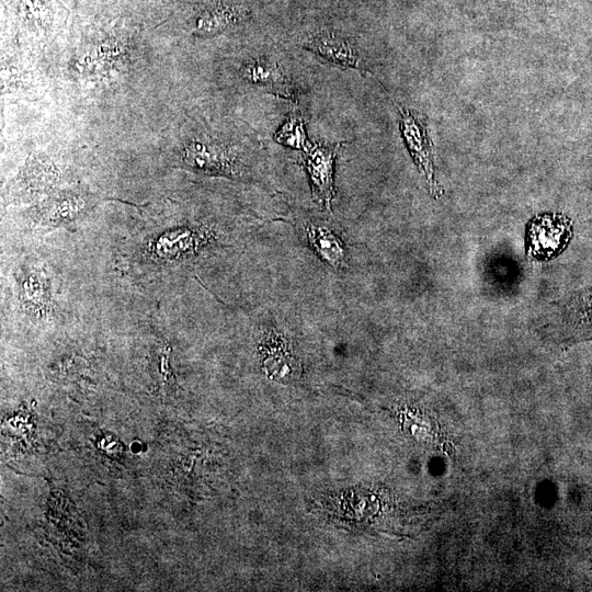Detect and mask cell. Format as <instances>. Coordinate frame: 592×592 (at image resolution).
Instances as JSON below:
<instances>
[{
	"mask_svg": "<svg viewBox=\"0 0 592 592\" xmlns=\"http://www.w3.org/2000/svg\"><path fill=\"white\" fill-rule=\"evenodd\" d=\"M139 47L123 26L104 27L71 48L62 69L65 80L83 89L111 88L127 79L138 62Z\"/></svg>",
	"mask_w": 592,
	"mask_h": 592,
	"instance_id": "cell-1",
	"label": "cell"
},
{
	"mask_svg": "<svg viewBox=\"0 0 592 592\" xmlns=\"http://www.w3.org/2000/svg\"><path fill=\"white\" fill-rule=\"evenodd\" d=\"M215 239V232L203 224L166 219L129 243L125 262L141 272H162L195 259Z\"/></svg>",
	"mask_w": 592,
	"mask_h": 592,
	"instance_id": "cell-2",
	"label": "cell"
},
{
	"mask_svg": "<svg viewBox=\"0 0 592 592\" xmlns=\"http://www.w3.org/2000/svg\"><path fill=\"white\" fill-rule=\"evenodd\" d=\"M168 158L173 167L207 175L237 178L242 173L238 149L204 133H183L169 145Z\"/></svg>",
	"mask_w": 592,
	"mask_h": 592,
	"instance_id": "cell-3",
	"label": "cell"
},
{
	"mask_svg": "<svg viewBox=\"0 0 592 592\" xmlns=\"http://www.w3.org/2000/svg\"><path fill=\"white\" fill-rule=\"evenodd\" d=\"M73 184L65 160L55 151L38 149L29 155L5 187V203L33 205Z\"/></svg>",
	"mask_w": 592,
	"mask_h": 592,
	"instance_id": "cell-4",
	"label": "cell"
},
{
	"mask_svg": "<svg viewBox=\"0 0 592 592\" xmlns=\"http://www.w3.org/2000/svg\"><path fill=\"white\" fill-rule=\"evenodd\" d=\"M100 201L99 194L73 183L30 205L24 216L31 228L52 230L81 221Z\"/></svg>",
	"mask_w": 592,
	"mask_h": 592,
	"instance_id": "cell-5",
	"label": "cell"
},
{
	"mask_svg": "<svg viewBox=\"0 0 592 592\" xmlns=\"http://www.w3.org/2000/svg\"><path fill=\"white\" fill-rule=\"evenodd\" d=\"M16 298L21 312L33 323H47L55 312L53 282L48 270L25 264L15 273Z\"/></svg>",
	"mask_w": 592,
	"mask_h": 592,
	"instance_id": "cell-6",
	"label": "cell"
},
{
	"mask_svg": "<svg viewBox=\"0 0 592 592\" xmlns=\"http://www.w3.org/2000/svg\"><path fill=\"white\" fill-rule=\"evenodd\" d=\"M12 22L20 39L46 42L57 30V4L53 0H9Z\"/></svg>",
	"mask_w": 592,
	"mask_h": 592,
	"instance_id": "cell-7",
	"label": "cell"
},
{
	"mask_svg": "<svg viewBox=\"0 0 592 592\" xmlns=\"http://www.w3.org/2000/svg\"><path fill=\"white\" fill-rule=\"evenodd\" d=\"M399 113V128L405 144L424 175L430 193L434 196L440 194V187L434 177L433 145L428 133L425 117L410 109L396 105Z\"/></svg>",
	"mask_w": 592,
	"mask_h": 592,
	"instance_id": "cell-8",
	"label": "cell"
},
{
	"mask_svg": "<svg viewBox=\"0 0 592 592\" xmlns=\"http://www.w3.org/2000/svg\"><path fill=\"white\" fill-rule=\"evenodd\" d=\"M339 144H312L304 151L303 164L308 173L316 201L328 210L334 195L333 170Z\"/></svg>",
	"mask_w": 592,
	"mask_h": 592,
	"instance_id": "cell-9",
	"label": "cell"
},
{
	"mask_svg": "<svg viewBox=\"0 0 592 592\" xmlns=\"http://www.w3.org/2000/svg\"><path fill=\"white\" fill-rule=\"evenodd\" d=\"M527 232L530 253L537 259H548L567 243L570 224L563 216L545 214L531 221Z\"/></svg>",
	"mask_w": 592,
	"mask_h": 592,
	"instance_id": "cell-10",
	"label": "cell"
},
{
	"mask_svg": "<svg viewBox=\"0 0 592 592\" xmlns=\"http://www.w3.org/2000/svg\"><path fill=\"white\" fill-rule=\"evenodd\" d=\"M241 78L280 98L296 101L297 91L278 64L269 57H252L240 67Z\"/></svg>",
	"mask_w": 592,
	"mask_h": 592,
	"instance_id": "cell-11",
	"label": "cell"
},
{
	"mask_svg": "<svg viewBox=\"0 0 592 592\" xmlns=\"http://www.w3.org/2000/svg\"><path fill=\"white\" fill-rule=\"evenodd\" d=\"M304 47L338 66L367 70L357 49L335 32H319L309 37Z\"/></svg>",
	"mask_w": 592,
	"mask_h": 592,
	"instance_id": "cell-12",
	"label": "cell"
},
{
	"mask_svg": "<svg viewBox=\"0 0 592 592\" xmlns=\"http://www.w3.org/2000/svg\"><path fill=\"white\" fill-rule=\"evenodd\" d=\"M307 240L318 258L333 269L345 262V247L338 231L328 223L310 220L305 225Z\"/></svg>",
	"mask_w": 592,
	"mask_h": 592,
	"instance_id": "cell-13",
	"label": "cell"
},
{
	"mask_svg": "<svg viewBox=\"0 0 592 592\" xmlns=\"http://www.w3.org/2000/svg\"><path fill=\"white\" fill-rule=\"evenodd\" d=\"M241 18L238 8L231 4L218 3L203 9L191 25V33L198 37H212L218 35L235 24Z\"/></svg>",
	"mask_w": 592,
	"mask_h": 592,
	"instance_id": "cell-14",
	"label": "cell"
},
{
	"mask_svg": "<svg viewBox=\"0 0 592 592\" xmlns=\"http://www.w3.org/2000/svg\"><path fill=\"white\" fill-rule=\"evenodd\" d=\"M288 342L280 332L267 329L261 340L264 367L272 376L285 377L292 371Z\"/></svg>",
	"mask_w": 592,
	"mask_h": 592,
	"instance_id": "cell-15",
	"label": "cell"
},
{
	"mask_svg": "<svg viewBox=\"0 0 592 592\" xmlns=\"http://www.w3.org/2000/svg\"><path fill=\"white\" fill-rule=\"evenodd\" d=\"M274 139L284 146L307 151L311 147L301 115L293 111L280 129L275 133Z\"/></svg>",
	"mask_w": 592,
	"mask_h": 592,
	"instance_id": "cell-16",
	"label": "cell"
}]
</instances>
